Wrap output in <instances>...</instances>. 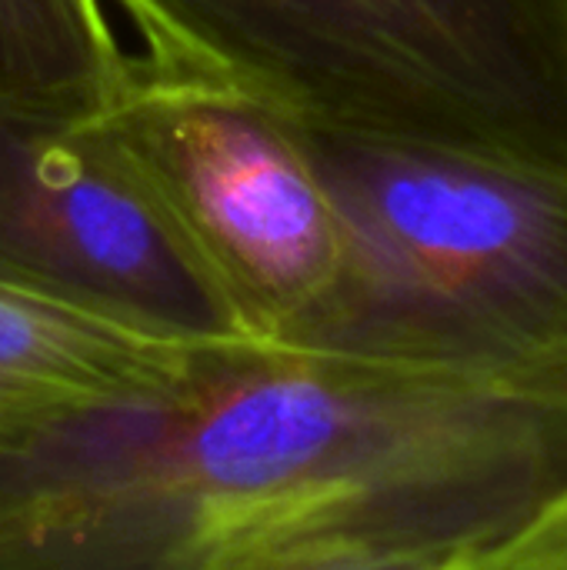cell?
<instances>
[{
    "mask_svg": "<svg viewBox=\"0 0 567 570\" xmlns=\"http://www.w3.org/2000/svg\"><path fill=\"white\" fill-rule=\"evenodd\" d=\"M567 498V357L211 341L150 401L0 448V570H291L468 551Z\"/></svg>",
    "mask_w": 567,
    "mask_h": 570,
    "instance_id": "cell-1",
    "label": "cell"
},
{
    "mask_svg": "<svg viewBox=\"0 0 567 570\" xmlns=\"http://www.w3.org/2000/svg\"><path fill=\"white\" fill-rule=\"evenodd\" d=\"M144 63L307 130L567 170V0H114Z\"/></svg>",
    "mask_w": 567,
    "mask_h": 570,
    "instance_id": "cell-2",
    "label": "cell"
},
{
    "mask_svg": "<svg viewBox=\"0 0 567 570\" xmlns=\"http://www.w3.org/2000/svg\"><path fill=\"white\" fill-rule=\"evenodd\" d=\"M301 134L341 261L297 347L471 367L565 361L567 170Z\"/></svg>",
    "mask_w": 567,
    "mask_h": 570,
    "instance_id": "cell-3",
    "label": "cell"
},
{
    "mask_svg": "<svg viewBox=\"0 0 567 570\" xmlns=\"http://www.w3.org/2000/svg\"><path fill=\"white\" fill-rule=\"evenodd\" d=\"M241 331L294 344L334 287V204L301 127L274 107L140 57L110 107L94 114Z\"/></svg>",
    "mask_w": 567,
    "mask_h": 570,
    "instance_id": "cell-4",
    "label": "cell"
},
{
    "mask_svg": "<svg viewBox=\"0 0 567 570\" xmlns=\"http://www.w3.org/2000/svg\"><path fill=\"white\" fill-rule=\"evenodd\" d=\"M0 284L170 341L247 337L94 117L3 100Z\"/></svg>",
    "mask_w": 567,
    "mask_h": 570,
    "instance_id": "cell-5",
    "label": "cell"
},
{
    "mask_svg": "<svg viewBox=\"0 0 567 570\" xmlns=\"http://www.w3.org/2000/svg\"><path fill=\"white\" fill-rule=\"evenodd\" d=\"M211 341L144 334L0 284V448L84 411L177 391Z\"/></svg>",
    "mask_w": 567,
    "mask_h": 570,
    "instance_id": "cell-6",
    "label": "cell"
},
{
    "mask_svg": "<svg viewBox=\"0 0 567 570\" xmlns=\"http://www.w3.org/2000/svg\"><path fill=\"white\" fill-rule=\"evenodd\" d=\"M104 0H0V100L74 117L114 104L134 73Z\"/></svg>",
    "mask_w": 567,
    "mask_h": 570,
    "instance_id": "cell-7",
    "label": "cell"
},
{
    "mask_svg": "<svg viewBox=\"0 0 567 570\" xmlns=\"http://www.w3.org/2000/svg\"><path fill=\"white\" fill-rule=\"evenodd\" d=\"M441 570H567V498L485 544L458 551Z\"/></svg>",
    "mask_w": 567,
    "mask_h": 570,
    "instance_id": "cell-8",
    "label": "cell"
},
{
    "mask_svg": "<svg viewBox=\"0 0 567 570\" xmlns=\"http://www.w3.org/2000/svg\"><path fill=\"white\" fill-rule=\"evenodd\" d=\"M458 554V551H454ZM454 554L444 551H408V548H371L328 554L291 570H441Z\"/></svg>",
    "mask_w": 567,
    "mask_h": 570,
    "instance_id": "cell-9",
    "label": "cell"
}]
</instances>
